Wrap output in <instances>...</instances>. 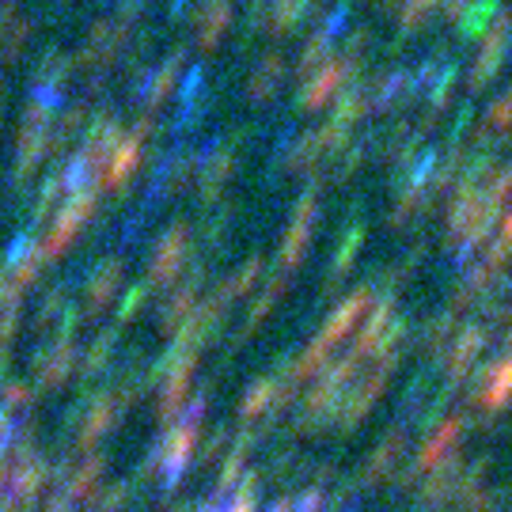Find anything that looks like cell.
<instances>
[{
    "instance_id": "obj_11",
    "label": "cell",
    "mask_w": 512,
    "mask_h": 512,
    "mask_svg": "<svg viewBox=\"0 0 512 512\" xmlns=\"http://www.w3.org/2000/svg\"><path fill=\"white\" fill-rule=\"evenodd\" d=\"M497 12V0H478V8H471L467 16H463V31L471 35V31H482L486 27V19Z\"/></svg>"
},
{
    "instance_id": "obj_9",
    "label": "cell",
    "mask_w": 512,
    "mask_h": 512,
    "mask_svg": "<svg viewBox=\"0 0 512 512\" xmlns=\"http://www.w3.org/2000/svg\"><path fill=\"white\" fill-rule=\"evenodd\" d=\"M232 171V156L228 152H217L213 160H209V167H205V175H202V186L205 190H217L220 186V179Z\"/></svg>"
},
{
    "instance_id": "obj_5",
    "label": "cell",
    "mask_w": 512,
    "mask_h": 512,
    "mask_svg": "<svg viewBox=\"0 0 512 512\" xmlns=\"http://www.w3.org/2000/svg\"><path fill=\"white\" fill-rule=\"evenodd\" d=\"M232 23V8L224 4V0H205L202 4V19H198V31H202V42L209 46V42H217V35Z\"/></svg>"
},
{
    "instance_id": "obj_10",
    "label": "cell",
    "mask_w": 512,
    "mask_h": 512,
    "mask_svg": "<svg viewBox=\"0 0 512 512\" xmlns=\"http://www.w3.org/2000/svg\"><path fill=\"white\" fill-rule=\"evenodd\" d=\"M486 126L490 129H501V126H512V88L501 99H497L494 107L486 110Z\"/></svg>"
},
{
    "instance_id": "obj_8",
    "label": "cell",
    "mask_w": 512,
    "mask_h": 512,
    "mask_svg": "<svg viewBox=\"0 0 512 512\" xmlns=\"http://www.w3.org/2000/svg\"><path fill=\"white\" fill-rule=\"evenodd\" d=\"M175 65H179V61H164V65H160L156 73L148 76L145 92H141V95H145V99H148V103H156V99H164L167 88L175 84Z\"/></svg>"
},
{
    "instance_id": "obj_2",
    "label": "cell",
    "mask_w": 512,
    "mask_h": 512,
    "mask_svg": "<svg viewBox=\"0 0 512 512\" xmlns=\"http://www.w3.org/2000/svg\"><path fill=\"white\" fill-rule=\"evenodd\" d=\"M342 80H346V61H327V65H323V69L304 84L300 103H304V107H319V103H327L330 95L342 88Z\"/></svg>"
},
{
    "instance_id": "obj_12",
    "label": "cell",
    "mask_w": 512,
    "mask_h": 512,
    "mask_svg": "<svg viewBox=\"0 0 512 512\" xmlns=\"http://www.w3.org/2000/svg\"><path fill=\"white\" fill-rule=\"evenodd\" d=\"M433 4H437V0H406V16L403 19H406V23H414V19L425 16Z\"/></svg>"
},
{
    "instance_id": "obj_7",
    "label": "cell",
    "mask_w": 512,
    "mask_h": 512,
    "mask_svg": "<svg viewBox=\"0 0 512 512\" xmlns=\"http://www.w3.org/2000/svg\"><path fill=\"white\" fill-rule=\"evenodd\" d=\"M304 8H308V0H274L266 23H270L274 31H285V27H293L296 19L304 16Z\"/></svg>"
},
{
    "instance_id": "obj_13",
    "label": "cell",
    "mask_w": 512,
    "mask_h": 512,
    "mask_svg": "<svg viewBox=\"0 0 512 512\" xmlns=\"http://www.w3.org/2000/svg\"><path fill=\"white\" fill-rule=\"evenodd\" d=\"M467 8V0H448V12H463Z\"/></svg>"
},
{
    "instance_id": "obj_1",
    "label": "cell",
    "mask_w": 512,
    "mask_h": 512,
    "mask_svg": "<svg viewBox=\"0 0 512 512\" xmlns=\"http://www.w3.org/2000/svg\"><path fill=\"white\" fill-rule=\"evenodd\" d=\"M509 42H512V23L509 16L497 23L494 31H490V38H486V46H482V54H478L475 61V69H471V88H478V84H486L490 76H494L497 69V61L505 57V50H509Z\"/></svg>"
},
{
    "instance_id": "obj_6",
    "label": "cell",
    "mask_w": 512,
    "mask_h": 512,
    "mask_svg": "<svg viewBox=\"0 0 512 512\" xmlns=\"http://www.w3.org/2000/svg\"><path fill=\"white\" fill-rule=\"evenodd\" d=\"M281 76H285V61H281V57H266V61H262V69L251 76V95H255V99L270 95L277 84H281Z\"/></svg>"
},
{
    "instance_id": "obj_3",
    "label": "cell",
    "mask_w": 512,
    "mask_h": 512,
    "mask_svg": "<svg viewBox=\"0 0 512 512\" xmlns=\"http://www.w3.org/2000/svg\"><path fill=\"white\" fill-rule=\"evenodd\" d=\"M107 186H122L129 183V175L141 164V137H129V141H118L114 152L107 156Z\"/></svg>"
},
{
    "instance_id": "obj_4",
    "label": "cell",
    "mask_w": 512,
    "mask_h": 512,
    "mask_svg": "<svg viewBox=\"0 0 512 512\" xmlns=\"http://www.w3.org/2000/svg\"><path fill=\"white\" fill-rule=\"evenodd\" d=\"M183 239H186L183 228H175L171 236H164L160 251H156V258H152V281H167V277L179 270V258H183Z\"/></svg>"
}]
</instances>
